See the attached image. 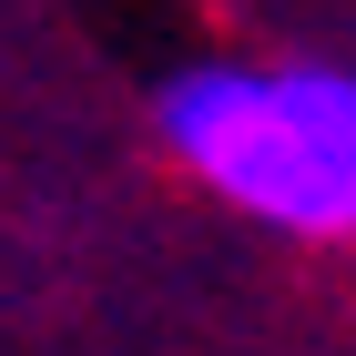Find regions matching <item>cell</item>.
I'll list each match as a JSON object with an SVG mask.
<instances>
[{
	"label": "cell",
	"instance_id": "1",
	"mask_svg": "<svg viewBox=\"0 0 356 356\" xmlns=\"http://www.w3.org/2000/svg\"><path fill=\"white\" fill-rule=\"evenodd\" d=\"M163 153L193 163L204 184L254 224L285 234H356V72L346 61H204L173 72L163 102Z\"/></svg>",
	"mask_w": 356,
	"mask_h": 356
}]
</instances>
